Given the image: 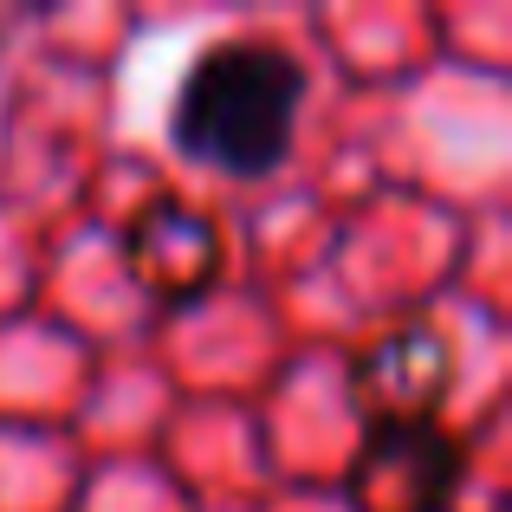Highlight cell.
Masks as SVG:
<instances>
[{"instance_id":"cell-1","label":"cell","mask_w":512,"mask_h":512,"mask_svg":"<svg viewBox=\"0 0 512 512\" xmlns=\"http://www.w3.org/2000/svg\"><path fill=\"white\" fill-rule=\"evenodd\" d=\"M305 85L299 52L279 39H214L169 98V143L214 175L266 182L299 143Z\"/></svg>"},{"instance_id":"cell-2","label":"cell","mask_w":512,"mask_h":512,"mask_svg":"<svg viewBox=\"0 0 512 512\" xmlns=\"http://www.w3.org/2000/svg\"><path fill=\"white\" fill-rule=\"evenodd\" d=\"M467 474L461 441L441 422H376L344 474L350 512H448Z\"/></svg>"}]
</instances>
